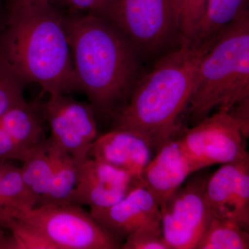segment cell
I'll return each instance as SVG.
<instances>
[{
    "mask_svg": "<svg viewBox=\"0 0 249 249\" xmlns=\"http://www.w3.org/2000/svg\"><path fill=\"white\" fill-rule=\"evenodd\" d=\"M64 27L71 50L77 91L93 108L113 116L138 83L139 56L128 39L106 19L69 11Z\"/></svg>",
    "mask_w": 249,
    "mask_h": 249,
    "instance_id": "cell-1",
    "label": "cell"
},
{
    "mask_svg": "<svg viewBox=\"0 0 249 249\" xmlns=\"http://www.w3.org/2000/svg\"><path fill=\"white\" fill-rule=\"evenodd\" d=\"M214 42L195 45L185 40L165 53L139 80L127 104L111 116L114 129L138 134L157 150L174 138L178 118L196 91L201 60Z\"/></svg>",
    "mask_w": 249,
    "mask_h": 249,
    "instance_id": "cell-2",
    "label": "cell"
},
{
    "mask_svg": "<svg viewBox=\"0 0 249 249\" xmlns=\"http://www.w3.org/2000/svg\"><path fill=\"white\" fill-rule=\"evenodd\" d=\"M63 13L54 3L10 6L0 62L50 96L77 91Z\"/></svg>",
    "mask_w": 249,
    "mask_h": 249,
    "instance_id": "cell-3",
    "label": "cell"
},
{
    "mask_svg": "<svg viewBox=\"0 0 249 249\" xmlns=\"http://www.w3.org/2000/svg\"><path fill=\"white\" fill-rule=\"evenodd\" d=\"M249 96V11L227 26L204 55L196 91L188 105L192 120L199 123L210 112H229Z\"/></svg>",
    "mask_w": 249,
    "mask_h": 249,
    "instance_id": "cell-4",
    "label": "cell"
},
{
    "mask_svg": "<svg viewBox=\"0 0 249 249\" xmlns=\"http://www.w3.org/2000/svg\"><path fill=\"white\" fill-rule=\"evenodd\" d=\"M104 19L128 39L140 58L164 55L185 41L172 0H116Z\"/></svg>",
    "mask_w": 249,
    "mask_h": 249,
    "instance_id": "cell-5",
    "label": "cell"
},
{
    "mask_svg": "<svg viewBox=\"0 0 249 249\" xmlns=\"http://www.w3.org/2000/svg\"><path fill=\"white\" fill-rule=\"evenodd\" d=\"M0 211L36 228L55 249H116L122 246L81 206L45 204L0 207Z\"/></svg>",
    "mask_w": 249,
    "mask_h": 249,
    "instance_id": "cell-6",
    "label": "cell"
},
{
    "mask_svg": "<svg viewBox=\"0 0 249 249\" xmlns=\"http://www.w3.org/2000/svg\"><path fill=\"white\" fill-rule=\"evenodd\" d=\"M245 138L227 111L219 110L185 132L178 143L200 170L249 159Z\"/></svg>",
    "mask_w": 249,
    "mask_h": 249,
    "instance_id": "cell-7",
    "label": "cell"
},
{
    "mask_svg": "<svg viewBox=\"0 0 249 249\" xmlns=\"http://www.w3.org/2000/svg\"><path fill=\"white\" fill-rule=\"evenodd\" d=\"M206 178L178 188L160 207L162 235L170 249H196L211 213L205 198Z\"/></svg>",
    "mask_w": 249,
    "mask_h": 249,
    "instance_id": "cell-8",
    "label": "cell"
},
{
    "mask_svg": "<svg viewBox=\"0 0 249 249\" xmlns=\"http://www.w3.org/2000/svg\"><path fill=\"white\" fill-rule=\"evenodd\" d=\"M39 107L50 127L49 140L78 163L88 160L97 138L92 106L65 94L50 96Z\"/></svg>",
    "mask_w": 249,
    "mask_h": 249,
    "instance_id": "cell-9",
    "label": "cell"
},
{
    "mask_svg": "<svg viewBox=\"0 0 249 249\" xmlns=\"http://www.w3.org/2000/svg\"><path fill=\"white\" fill-rule=\"evenodd\" d=\"M141 186H143L141 180L101 160L88 158L79 165L76 186L65 205L106 209Z\"/></svg>",
    "mask_w": 249,
    "mask_h": 249,
    "instance_id": "cell-10",
    "label": "cell"
},
{
    "mask_svg": "<svg viewBox=\"0 0 249 249\" xmlns=\"http://www.w3.org/2000/svg\"><path fill=\"white\" fill-rule=\"evenodd\" d=\"M211 215L249 229V159L222 165L206 180Z\"/></svg>",
    "mask_w": 249,
    "mask_h": 249,
    "instance_id": "cell-11",
    "label": "cell"
},
{
    "mask_svg": "<svg viewBox=\"0 0 249 249\" xmlns=\"http://www.w3.org/2000/svg\"><path fill=\"white\" fill-rule=\"evenodd\" d=\"M90 214L122 245L127 236L148 224H160V205L143 186L129 192L119 202L103 209H91Z\"/></svg>",
    "mask_w": 249,
    "mask_h": 249,
    "instance_id": "cell-12",
    "label": "cell"
},
{
    "mask_svg": "<svg viewBox=\"0 0 249 249\" xmlns=\"http://www.w3.org/2000/svg\"><path fill=\"white\" fill-rule=\"evenodd\" d=\"M197 171V167L183 151L178 139L173 138L157 150V155L142 171V178L144 187L160 207L190 175Z\"/></svg>",
    "mask_w": 249,
    "mask_h": 249,
    "instance_id": "cell-13",
    "label": "cell"
},
{
    "mask_svg": "<svg viewBox=\"0 0 249 249\" xmlns=\"http://www.w3.org/2000/svg\"><path fill=\"white\" fill-rule=\"evenodd\" d=\"M151 151L150 144L138 134L114 129L96 138L89 155L142 181V171L152 160Z\"/></svg>",
    "mask_w": 249,
    "mask_h": 249,
    "instance_id": "cell-14",
    "label": "cell"
},
{
    "mask_svg": "<svg viewBox=\"0 0 249 249\" xmlns=\"http://www.w3.org/2000/svg\"><path fill=\"white\" fill-rule=\"evenodd\" d=\"M39 105L23 103L0 116V127L24 148H32L45 140Z\"/></svg>",
    "mask_w": 249,
    "mask_h": 249,
    "instance_id": "cell-15",
    "label": "cell"
},
{
    "mask_svg": "<svg viewBox=\"0 0 249 249\" xmlns=\"http://www.w3.org/2000/svg\"><path fill=\"white\" fill-rule=\"evenodd\" d=\"M45 143L53 160V174L47 193L41 196L37 206H65L76 186L80 163L49 139H46Z\"/></svg>",
    "mask_w": 249,
    "mask_h": 249,
    "instance_id": "cell-16",
    "label": "cell"
},
{
    "mask_svg": "<svg viewBox=\"0 0 249 249\" xmlns=\"http://www.w3.org/2000/svg\"><path fill=\"white\" fill-rule=\"evenodd\" d=\"M249 0H207L206 11L196 36L195 45L214 42L227 26L249 11Z\"/></svg>",
    "mask_w": 249,
    "mask_h": 249,
    "instance_id": "cell-17",
    "label": "cell"
},
{
    "mask_svg": "<svg viewBox=\"0 0 249 249\" xmlns=\"http://www.w3.org/2000/svg\"><path fill=\"white\" fill-rule=\"evenodd\" d=\"M45 140L29 150L21 168L24 182L37 199V203L47 193L53 174V160L46 146Z\"/></svg>",
    "mask_w": 249,
    "mask_h": 249,
    "instance_id": "cell-18",
    "label": "cell"
},
{
    "mask_svg": "<svg viewBox=\"0 0 249 249\" xmlns=\"http://www.w3.org/2000/svg\"><path fill=\"white\" fill-rule=\"evenodd\" d=\"M249 231L211 215L196 249H248Z\"/></svg>",
    "mask_w": 249,
    "mask_h": 249,
    "instance_id": "cell-19",
    "label": "cell"
},
{
    "mask_svg": "<svg viewBox=\"0 0 249 249\" xmlns=\"http://www.w3.org/2000/svg\"><path fill=\"white\" fill-rule=\"evenodd\" d=\"M0 226L11 235V249H55L36 228L27 222L0 211Z\"/></svg>",
    "mask_w": 249,
    "mask_h": 249,
    "instance_id": "cell-20",
    "label": "cell"
},
{
    "mask_svg": "<svg viewBox=\"0 0 249 249\" xmlns=\"http://www.w3.org/2000/svg\"><path fill=\"white\" fill-rule=\"evenodd\" d=\"M37 199L27 189L21 168L11 165L0 182V207H35Z\"/></svg>",
    "mask_w": 249,
    "mask_h": 249,
    "instance_id": "cell-21",
    "label": "cell"
},
{
    "mask_svg": "<svg viewBox=\"0 0 249 249\" xmlns=\"http://www.w3.org/2000/svg\"><path fill=\"white\" fill-rule=\"evenodd\" d=\"M183 40L192 41L206 11L207 0H172Z\"/></svg>",
    "mask_w": 249,
    "mask_h": 249,
    "instance_id": "cell-22",
    "label": "cell"
},
{
    "mask_svg": "<svg viewBox=\"0 0 249 249\" xmlns=\"http://www.w3.org/2000/svg\"><path fill=\"white\" fill-rule=\"evenodd\" d=\"M25 83L7 65L0 62V116L15 106L27 103Z\"/></svg>",
    "mask_w": 249,
    "mask_h": 249,
    "instance_id": "cell-23",
    "label": "cell"
},
{
    "mask_svg": "<svg viewBox=\"0 0 249 249\" xmlns=\"http://www.w3.org/2000/svg\"><path fill=\"white\" fill-rule=\"evenodd\" d=\"M124 249H170L162 235L160 224H148L141 227L126 237Z\"/></svg>",
    "mask_w": 249,
    "mask_h": 249,
    "instance_id": "cell-24",
    "label": "cell"
},
{
    "mask_svg": "<svg viewBox=\"0 0 249 249\" xmlns=\"http://www.w3.org/2000/svg\"><path fill=\"white\" fill-rule=\"evenodd\" d=\"M116 0H61L69 11L91 14L104 19Z\"/></svg>",
    "mask_w": 249,
    "mask_h": 249,
    "instance_id": "cell-25",
    "label": "cell"
},
{
    "mask_svg": "<svg viewBox=\"0 0 249 249\" xmlns=\"http://www.w3.org/2000/svg\"><path fill=\"white\" fill-rule=\"evenodd\" d=\"M29 150L20 146L4 129L0 127V162H6L8 160L22 161Z\"/></svg>",
    "mask_w": 249,
    "mask_h": 249,
    "instance_id": "cell-26",
    "label": "cell"
},
{
    "mask_svg": "<svg viewBox=\"0 0 249 249\" xmlns=\"http://www.w3.org/2000/svg\"><path fill=\"white\" fill-rule=\"evenodd\" d=\"M249 96L236 103L229 111V114L238 124L241 132L245 139L248 138L249 136Z\"/></svg>",
    "mask_w": 249,
    "mask_h": 249,
    "instance_id": "cell-27",
    "label": "cell"
},
{
    "mask_svg": "<svg viewBox=\"0 0 249 249\" xmlns=\"http://www.w3.org/2000/svg\"><path fill=\"white\" fill-rule=\"evenodd\" d=\"M8 17H9L8 0H0V41L6 29Z\"/></svg>",
    "mask_w": 249,
    "mask_h": 249,
    "instance_id": "cell-28",
    "label": "cell"
},
{
    "mask_svg": "<svg viewBox=\"0 0 249 249\" xmlns=\"http://www.w3.org/2000/svg\"><path fill=\"white\" fill-rule=\"evenodd\" d=\"M12 242L9 232L0 226V249H11Z\"/></svg>",
    "mask_w": 249,
    "mask_h": 249,
    "instance_id": "cell-29",
    "label": "cell"
},
{
    "mask_svg": "<svg viewBox=\"0 0 249 249\" xmlns=\"http://www.w3.org/2000/svg\"><path fill=\"white\" fill-rule=\"evenodd\" d=\"M61 0H8L10 6H20V5L41 4V3H54Z\"/></svg>",
    "mask_w": 249,
    "mask_h": 249,
    "instance_id": "cell-30",
    "label": "cell"
},
{
    "mask_svg": "<svg viewBox=\"0 0 249 249\" xmlns=\"http://www.w3.org/2000/svg\"><path fill=\"white\" fill-rule=\"evenodd\" d=\"M11 165V164L6 163V162H0V182H1L4 174L9 170Z\"/></svg>",
    "mask_w": 249,
    "mask_h": 249,
    "instance_id": "cell-31",
    "label": "cell"
}]
</instances>
